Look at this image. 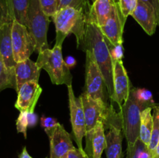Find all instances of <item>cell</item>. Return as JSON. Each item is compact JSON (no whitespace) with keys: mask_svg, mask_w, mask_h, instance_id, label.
Masks as SVG:
<instances>
[{"mask_svg":"<svg viewBox=\"0 0 159 158\" xmlns=\"http://www.w3.org/2000/svg\"><path fill=\"white\" fill-rule=\"evenodd\" d=\"M79 48L89 50L94 56L95 60L102 72L110 98L113 94V60L108 45L99 26L87 19L83 41Z\"/></svg>","mask_w":159,"mask_h":158,"instance_id":"obj_1","label":"cell"},{"mask_svg":"<svg viewBox=\"0 0 159 158\" xmlns=\"http://www.w3.org/2000/svg\"><path fill=\"white\" fill-rule=\"evenodd\" d=\"M89 11L72 7L63 8L56 12L52 20L56 29L55 44H63L69 34H75L79 48L83 41Z\"/></svg>","mask_w":159,"mask_h":158,"instance_id":"obj_2","label":"cell"},{"mask_svg":"<svg viewBox=\"0 0 159 158\" xmlns=\"http://www.w3.org/2000/svg\"><path fill=\"white\" fill-rule=\"evenodd\" d=\"M37 65L44 69L54 85H71L72 76L62 56V45L55 44L52 49H45L38 54Z\"/></svg>","mask_w":159,"mask_h":158,"instance_id":"obj_3","label":"cell"},{"mask_svg":"<svg viewBox=\"0 0 159 158\" xmlns=\"http://www.w3.org/2000/svg\"><path fill=\"white\" fill-rule=\"evenodd\" d=\"M49 17L44 13L39 0H30L26 14V24L31 37L35 43V51L37 53L49 48L47 40Z\"/></svg>","mask_w":159,"mask_h":158,"instance_id":"obj_4","label":"cell"},{"mask_svg":"<svg viewBox=\"0 0 159 158\" xmlns=\"http://www.w3.org/2000/svg\"><path fill=\"white\" fill-rule=\"evenodd\" d=\"M148 107L138 102L130 92L127 102L120 108L123 121V133L127 139V145H134L139 139L141 112Z\"/></svg>","mask_w":159,"mask_h":158,"instance_id":"obj_5","label":"cell"},{"mask_svg":"<svg viewBox=\"0 0 159 158\" xmlns=\"http://www.w3.org/2000/svg\"><path fill=\"white\" fill-rule=\"evenodd\" d=\"M85 92L96 100L107 102L104 88L106 87L103 76L95 60L94 56L90 51L85 50Z\"/></svg>","mask_w":159,"mask_h":158,"instance_id":"obj_6","label":"cell"},{"mask_svg":"<svg viewBox=\"0 0 159 158\" xmlns=\"http://www.w3.org/2000/svg\"><path fill=\"white\" fill-rule=\"evenodd\" d=\"M12 43L16 63L29 59L35 51V43L27 27L17 21L12 23Z\"/></svg>","mask_w":159,"mask_h":158,"instance_id":"obj_7","label":"cell"},{"mask_svg":"<svg viewBox=\"0 0 159 158\" xmlns=\"http://www.w3.org/2000/svg\"><path fill=\"white\" fill-rule=\"evenodd\" d=\"M68 102L70 109V120L72 127V134L78 148L83 150L82 139L86 134L85 114L82 106V99L79 96L76 99L73 91L72 85H68Z\"/></svg>","mask_w":159,"mask_h":158,"instance_id":"obj_8","label":"cell"},{"mask_svg":"<svg viewBox=\"0 0 159 158\" xmlns=\"http://www.w3.org/2000/svg\"><path fill=\"white\" fill-rule=\"evenodd\" d=\"M113 94L110 97L120 108L128 99L130 92V82L123 60H113Z\"/></svg>","mask_w":159,"mask_h":158,"instance_id":"obj_9","label":"cell"},{"mask_svg":"<svg viewBox=\"0 0 159 158\" xmlns=\"http://www.w3.org/2000/svg\"><path fill=\"white\" fill-rule=\"evenodd\" d=\"M50 139V158H61L75 148L70 133L58 122L54 128L45 131Z\"/></svg>","mask_w":159,"mask_h":158,"instance_id":"obj_10","label":"cell"},{"mask_svg":"<svg viewBox=\"0 0 159 158\" xmlns=\"http://www.w3.org/2000/svg\"><path fill=\"white\" fill-rule=\"evenodd\" d=\"M42 91L43 90L38 81H32L23 84L17 91L16 108L20 112H34V108Z\"/></svg>","mask_w":159,"mask_h":158,"instance_id":"obj_11","label":"cell"},{"mask_svg":"<svg viewBox=\"0 0 159 158\" xmlns=\"http://www.w3.org/2000/svg\"><path fill=\"white\" fill-rule=\"evenodd\" d=\"M125 23L126 20L123 16L118 4H116L113 15L99 29L107 41L113 45H116L123 43V33Z\"/></svg>","mask_w":159,"mask_h":158,"instance_id":"obj_12","label":"cell"},{"mask_svg":"<svg viewBox=\"0 0 159 158\" xmlns=\"http://www.w3.org/2000/svg\"><path fill=\"white\" fill-rule=\"evenodd\" d=\"M85 153L89 158H101L102 153L107 147L105 127L99 121L96 126L85 134Z\"/></svg>","mask_w":159,"mask_h":158,"instance_id":"obj_13","label":"cell"},{"mask_svg":"<svg viewBox=\"0 0 159 158\" xmlns=\"http://www.w3.org/2000/svg\"><path fill=\"white\" fill-rule=\"evenodd\" d=\"M131 16L139 23L146 33L149 36L155 33L158 26V21L155 9L150 4L139 0Z\"/></svg>","mask_w":159,"mask_h":158,"instance_id":"obj_14","label":"cell"},{"mask_svg":"<svg viewBox=\"0 0 159 158\" xmlns=\"http://www.w3.org/2000/svg\"><path fill=\"white\" fill-rule=\"evenodd\" d=\"M116 4L113 0H96L90 6L87 19L100 27L113 15Z\"/></svg>","mask_w":159,"mask_h":158,"instance_id":"obj_15","label":"cell"},{"mask_svg":"<svg viewBox=\"0 0 159 158\" xmlns=\"http://www.w3.org/2000/svg\"><path fill=\"white\" fill-rule=\"evenodd\" d=\"M12 23L0 27V54L5 64L11 71H15L16 63L14 60L12 43Z\"/></svg>","mask_w":159,"mask_h":158,"instance_id":"obj_16","label":"cell"},{"mask_svg":"<svg viewBox=\"0 0 159 158\" xmlns=\"http://www.w3.org/2000/svg\"><path fill=\"white\" fill-rule=\"evenodd\" d=\"M40 70L37 65L36 62H34L30 59H26L23 61L16 63L15 67L16 81V90L26 82L38 81L40 77Z\"/></svg>","mask_w":159,"mask_h":158,"instance_id":"obj_17","label":"cell"},{"mask_svg":"<svg viewBox=\"0 0 159 158\" xmlns=\"http://www.w3.org/2000/svg\"><path fill=\"white\" fill-rule=\"evenodd\" d=\"M124 135L123 129L120 127L113 126L106 134L107 158H124L122 150V142Z\"/></svg>","mask_w":159,"mask_h":158,"instance_id":"obj_18","label":"cell"},{"mask_svg":"<svg viewBox=\"0 0 159 158\" xmlns=\"http://www.w3.org/2000/svg\"><path fill=\"white\" fill-rule=\"evenodd\" d=\"M6 2L12 21L15 20L26 26L30 0H6Z\"/></svg>","mask_w":159,"mask_h":158,"instance_id":"obj_19","label":"cell"},{"mask_svg":"<svg viewBox=\"0 0 159 158\" xmlns=\"http://www.w3.org/2000/svg\"><path fill=\"white\" fill-rule=\"evenodd\" d=\"M152 107H148L143 110L141 116L139 139L148 147L152 138L153 129V115L152 114Z\"/></svg>","mask_w":159,"mask_h":158,"instance_id":"obj_20","label":"cell"},{"mask_svg":"<svg viewBox=\"0 0 159 158\" xmlns=\"http://www.w3.org/2000/svg\"><path fill=\"white\" fill-rule=\"evenodd\" d=\"M6 88L16 90V74L15 71H11L7 68L0 54V91Z\"/></svg>","mask_w":159,"mask_h":158,"instance_id":"obj_21","label":"cell"},{"mask_svg":"<svg viewBox=\"0 0 159 158\" xmlns=\"http://www.w3.org/2000/svg\"><path fill=\"white\" fill-rule=\"evenodd\" d=\"M126 158H152V155L148 147L138 139L134 145H127Z\"/></svg>","mask_w":159,"mask_h":158,"instance_id":"obj_22","label":"cell"},{"mask_svg":"<svg viewBox=\"0 0 159 158\" xmlns=\"http://www.w3.org/2000/svg\"><path fill=\"white\" fill-rule=\"evenodd\" d=\"M152 108L154 110L153 129H152V138H151L150 143L148 146L152 154L155 152L159 143V104L155 105Z\"/></svg>","mask_w":159,"mask_h":158,"instance_id":"obj_23","label":"cell"},{"mask_svg":"<svg viewBox=\"0 0 159 158\" xmlns=\"http://www.w3.org/2000/svg\"><path fill=\"white\" fill-rule=\"evenodd\" d=\"M130 92L138 102L144 104L147 106L153 108L156 105L153 99L152 93L149 90L145 88H133L130 89Z\"/></svg>","mask_w":159,"mask_h":158,"instance_id":"obj_24","label":"cell"},{"mask_svg":"<svg viewBox=\"0 0 159 158\" xmlns=\"http://www.w3.org/2000/svg\"><path fill=\"white\" fill-rule=\"evenodd\" d=\"M91 5L88 0H57V10L66 7H72L78 9L89 11Z\"/></svg>","mask_w":159,"mask_h":158,"instance_id":"obj_25","label":"cell"},{"mask_svg":"<svg viewBox=\"0 0 159 158\" xmlns=\"http://www.w3.org/2000/svg\"><path fill=\"white\" fill-rule=\"evenodd\" d=\"M139 0H119L118 6L124 18L127 20L129 15H131L136 9Z\"/></svg>","mask_w":159,"mask_h":158,"instance_id":"obj_26","label":"cell"},{"mask_svg":"<svg viewBox=\"0 0 159 158\" xmlns=\"http://www.w3.org/2000/svg\"><path fill=\"white\" fill-rule=\"evenodd\" d=\"M29 127L28 122V112H20L18 118L16 119V129L18 133H23L25 138H26L27 129Z\"/></svg>","mask_w":159,"mask_h":158,"instance_id":"obj_27","label":"cell"},{"mask_svg":"<svg viewBox=\"0 0 159 158\" xmlns=\"http://www.w3.org/2000/svg\"><path fill=\"white\" fill-rule=\"evenodd\" d=\"M44 13L52 18L57 11V0H39Z\"/></svg>","mask_w":159,"mask_h":158,"instance_id":"obj_28","label":"cell"},{"mask_svg":"<svg viewBox=\"0 0 159 158\" xmlns=\"http://www.w3.org/2000/svg\"><path fill=\"white\" fill-rule=\"evenodd\" d=\"M12 22L6 0H0V27Z\"/></svg>","mask_w":159,"mask_h":158,"instance_id":"obj_29","label":"cell"},{"mask_svg":"<svg viewBox=\"0 0 159 158\" xmlns=\"http://www.w3.org/2000/svg\"><path fill=\"white\" fill-rule=\"evenodd\" d=\"M107 45H108L109 50H110V55H111L113 60H123L124 57V47L123 43H119L116 45H113L110 42L107 41L105 39Z\"/></svg>","mask_w":159,"mask_h":158,"instance_id":"obj_30","label":"cell"},{"mask_svg":"<svg viewBox=\"0 0 159 158\" xmlns=\"http://www.w3.org/2000/svg\"><path fill=\"white\" fill-rule=\"evenodd\" d=\"M61 158H89L84 150H80L75 147L72 150H69Z\"/></svg>","mask_w":159,"mask_h":158,"instance_id":"obj_31","label":"cell"},{"mask_svg":"<svg viewBox=\"0 0 159 158\" xmlns=\"http://www.w3.org/2000/svg\"><path fill=\"white\" fill-rule=\"evenodd\" d=\"M57 123L58 122H57V119L52 117H44V116H43L40 119V125H41L42 128L44 129V131L54 128L57 125Z\"/></svg>","mask_w":159,"mask_h":158,"instance_id":"obj_32","label":"cell"},{"mask_svg":"<svg viewBox=\"0 0 159 158\" xmlns=\"http://www.w3.org/2000/svg\"><path fill=\"white\" fill-rule=\"evenodd\" d=\"M141 1L144 2L148 4H150L154 8L157 16L158 26H159V0H141Z\"/></svg>","mask_w":159,"mask_h":158,"instance_id":"obj_33","label":"cell"},{"mask_svg":"<svg viewBox=\"0 0 159 158\" xmlns=\"http://www.w3.org/2000/svg\"><path fill=\"white\" fill-rule=\"evenodd\" d=\"M28 122L30 127H34L37 122V115L34 112H28Z\"/></svg>","mask_w":159,"mask_h":158,"instance_id":"obj_34","label":"cell"},{"mask_svg":"<svg viewBox=\"0 0 159 158\" xmlns=\"http://www.w3.org/2000/svg\"><path fill=\"white\" fill-rule=\"evenodd\" d=\"M65 63L66 64V66L70 69L71 68H73L74 66H75L76 60L75 57H71V56H68L65 60Z\"/></svg>","mask_w":159,"mask_h":158,"instance_id":"obj_35","label":"cell"},{"mask_svg":"<svg viewBox=\"0 0 159 158\" xmlns=\"http://www.w3.org/2000/svg\"><path fill=\"white\" fill-rule=\"evenodd\" d=\"M19 158H33V157L29 154V153H28L27 150H26V148L24 147H23V150H22L21 153H20V156H19Z\"/></svg>","mask_w":159,"mask_h":158,"instance_id":"obj_36","label":"cell"},{"mask_svg":"<svg viewBox=\"0 0 159 158\" xmlns=\"http://www.w3.org/2000/svg\"><path fill=\"white\" fill-rule=\"evenodd\" d=\"M113 1H114V2H115L118 3V2H119V0H113Z\"/></svg>","mask_w":159,"mask_h":158,"instance_id":"obj_37","label":"cell"},{"mask_svg":"<svg viewBox=\"0 0 159 158\" xmlns=\"http://www.w3.org/2000/svg\"><path fill=\"white\" fill-rule=\"evenodd\" d=\"M91 1L93 2H95V1H96V0H91Z\"/></svg>","mask_w":159,"mask_h":158,"instance_id":"obj_38","label":"cell"},{"mask_svg":"<svg viewBox=\"0 0 159 158\" xmlns=\"http://www.w3.org/2000/svg\"></svg>","mask_w":159,"mask_h":158,"instance_id":"obj_39","label":"cell"}]
</instances>
